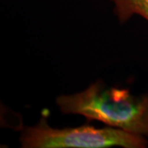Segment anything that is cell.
<instances>
[{
    "mask_svg": "<svg viewBox=\"0 0 148 148\" xmlns=\"http://www.w3.org/2000/svg\"><path fill=\"white\" fill-rule=\"evenodd\" d=\"M56 105L63 114H79L148 138V94L133 95L128 89L109 87L100 80L82 91L59 95Z\"/></svg>",
    "mask_w": 148,
    "mask_h": 148,
    "instance_id": "cell-1",
    "label": "cell"
},
{
    "mask_svg": "<svg viewBox=\"0 0 148 148\" xmlns=\"http://www.w3.org/2000/svg\"><path fill=\"white\" fill-rule=\"evenodd\" d=\"M23 148H145L147 138L106 126L58 128L49 125L45 116L36 124L24 127L19 137Z\"/></svg>",
    "mask_w": 148,
    "mask_h": 148,
    "instance_id": "cell-2",
    "label": "cell"
},
{
    "mask_svg": "<svg viewBox=\"0 0 148 148\" xmlns=\"http://www.w3.org/2000/svg\"><path fill=\"white\" fill-rule=\"evenodd\" d=\"M114 5V12L123 24L132 16H140L148 21V0H110Z\"/></svg>",
    "mask_w": 148,
    "mask_h": 148,
    "instance_id": "cell-3",
    "label": "cell"
}]
</instances>
